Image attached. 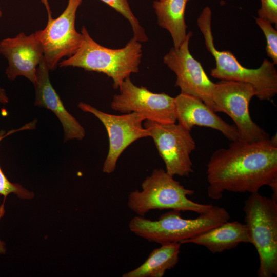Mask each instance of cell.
Returning <instances> with one entry per match:
<instances>
[{"instance_id":"24","label":"cell","mask_w":277,"mask_h":277,"mask_svg":"<svg viewBox=\"0 0 277 277\" xmlns=\"http://www.w3.org/2000/svg\"><path fill=\"white\" fill-rule=\"evenodd\" d=\"M6 252L5 243L0 239V254H5Z\"/></svg>"},{"instance_id":"25","label":"cell","mask_w":277,"mask_h":277,"mask_svg":"<svg viewBox=\"0 0 277 277\" xmlns=\"http://www.w3.org/2000/svg\"><path fill=\"white\" fill-rule=\"evenodd\" d=\"M2 15H3V13L0 7V18L2 16Z\"/></svg>"},{"instance_id":"22","label":"cell","mask_w":277,"mask_h":277,"mask_svg":"<svg viewBox=\"0 0 277 277\" xmlns=\"http://www.w3.org/2000/svg\"><path fill=\"white\" fill-rule=\"evenodd\" d=\"M261 8L258 11V17L271 24H277V0H260Z\"/></svg>"},{"instance_id":"2","label":"cell","mask_w":277,"mask_h":277,"mask_svg":"<svg viewBox=\"0 0 277 277\" xmlns=\"http://www.w3.org/2000/svg\"><path fill=\"white\" fill-rule=\"evenodd\" d=\"M81 33L82 42L80 48L73 55L60 62V67H78L104 73L112 78L114 89H118L132 73L139 72L142 43L132 37L124 47L111 49L96 42L85 26Z\"/></svg>"},{"instance_id":"6","label":"cell","mask_w":277,"mask_h":277,"mask_svg":"<svg viewBox=\"0 0 277 277\" xmlns=\"http://www.w3.org/2000/svg\"><path fill=\"white\" fill-rule=\"evenodd\" d=\"M243 210L251 244L259 256L258 276H276L277 202L256 192L246 200Z\"/></svg>"},{"instance_id":"10","label":"cell","mask_w":277,"mask_h":277,"mask_svg":"<svg viewBox=\"0 0 277 277\" xmlns=\"http://www.w3.org/2000/svg\"><path fill=\"white\" fill-rule=\"evenodd\" d=\"M78 107L100 120L107 131L109 150L103 167L105 173L110 174L115 171L120 156L130 145L137 140L150 137L149 131L143 125L145 118L141 114L131 112L113 115L82 102L78 103Z\"/></svg>"},{"instance_id":"16","label":"cell","mask_w":277,"mask_h":277,"mask_svg":"<svg viewBox=\"0 0 277 277\" xmlns=\"http://www.w3.org/2000/svg\"><path fill=\"white\" fill-rule=\"evenodd\" d=\"M242 243H251L246 224L229 221L181 244L193 243L207 248L212 253H221L237 247Z\"/></svg>"},{"instance_id":"7","label":"cell","mask_w":277,"mask_h":277,"mask_svg":"<svg viewBox=\"0 0 277 277\" xmlns=\"http://www.w3.org/2000/svg\"><path fill=\"white\" fill-rule=\"evenodd\" d=\"M256 91L248 83L222 80L215 83L212 98L217 111L227 114L235 123L238 140L254 142L270 138L251 118L250 102Z\"/></svg>"},{"instance_id":"1","label":"cell","mask_w":277,"mask_h":277,"mask_svg":"<svg viewBox=\"0 0 277 277\" xmlns=\"http://www.w3.org/2000/svg\"><path fill=\"white\" fill-rule=\"evenodd\" d=\"M208 196L220 199L225 191L259 192L277 180L276 135L249 142L236 140L215 151L207 164Z\"/></svg>"},{"instance_id":"11","label":"cell","mask_w":277,"mask_h":277,"mask_svg":"<svg viewBox=\"0 0 277 277\" xmlns=\"http://www.w3.org/2000/svg\"><path fill=\"white\" fill-rule=\"evenodd\" d=\"M110 103L111 108L122 113L136 112L145 120L166 124L176 122L174 97L165 93H157L144 86L134 85L130 77L118 88Z\"/></svg>"},{"instance_id":"9","label":"cell","mask_w":277,"mask_h":277,"mask_svg":"<svg viewBox=\"0 0 277 277\" xmlns=\"http://www.w3.org/2000/svg\"><path fill=\"white\" fill-rule=\"evenodd\" d=\"M143 126L149 132L166 171L174 176H187L193 172L190 155L196 143L188 131L179 123L163 124L145 120Z\"/></svg>"},{"instance_id":"21","label":"cell","mask_w":277,"mask_h":277,"mask_svg":"<svg viewBox=\"0 0 277 277\" xmlns=\"http://www.w3.org/2000/svg\"><path fill=\"white\" fill-rule=\"evenodd\" d=\"M257 25L261 29L266 40V51L272 62L277 64V31L269 22L260 17L255 18Z\"/></svg>"},{"instance_id":"14","label":"cell","mask_w":277,"mask_h":277,"mask_svg":"<svg viewBox=\"0 0 277 277\" xmlns=\"http://www.w3.org/2000/svg\"><path fill=\"white\" fill-rule=\"evenodd\" d=\"M174 106L176 121L188 131L195 126L208 127L219 131L230 141L238 140L235 125L224 121L201 99L181 93L174 97Z\"/></svg>"},{"instance_id":"3","label":"cell","mask_w":277,"mask_h":277,"mask_svg":"<svg viewBox=\"0 0 277 277\" xmlns=\"http://www.w3.org/2000/svg\"><path fill=\"white\" fill-rule=\"evenodd\" d=\"M212 12L207 6L197 19V24L202 33L208 51L215 61V67L210 75L215 78L248 83L256 91V97L261 101L271 100L277 93V71L275 64L265 58L256 69L246 68L238 61L230 51H219L214 44L211 29Z\"/></svg>"},{"instance_id":"17","label":"cell","mask_w":277,"mask_h":277,"mask_svg":"<svg viewBox=\"0 0 277 277\" xmlns=\"http://www.w3.org/2000/svg\"><path fill=\"white\" fill-rule=\"evenodd\" d=\"M189 1L156 0L153 3L158 25L170 33L175 48L181 46L187 35L185 13Z\"/></svg>"},{"instance_id":"8","label":"cell","mask_w":277,"mask_h":277,"mask_svg":"<svg viewBox=\"0 0 277 277\" xmlns=\"http://www.w3.org/2000/svg\"><path fill=\"white\" fill-rule=\"evenodd\" d=\"M83 0H68L63 12L54 19L49 6L46 27L34 34L41 43L45 62L49 70L55 69L64 57L73 55L80 48L82 34L75 27L76 13Z\"/></svg>"},{"instance_id":"15","label":"cell","mask_w":277,"mask_h":277,"mask_svg":"<svg viewBox=\"0 0 277 277\" xmlns=\"http://www.w3.org/2000/svg\"><path fill=\"white\" fill-rule=\"evenodd\" d=\"M49 71L44 60L37 67L34 105L51 110L57 117L63 127L64 141L81 140L85 136V130L65 108L50 82Z\"/></svg>"},{"instance_id":"5","label":"cell","mask_w":277,"mask_h":277,"mask_svg":"<svg viewBox=\"0 0 277 277\" xmlns=\"http://www.w3.org/2000/svg\"><path fill=\"white\" fill-rule=\"evenodd\" d=\"M142 190L131 191L127 205L138 216H144L152 210L189 211L200 214L208 212L212 204H202L189 199L194 191L186 188L163 169H155L143 181Z\"/></svg>"},{"instance_id":"23","label":"cell","mask_w":277,"mask_h":277,"mask_svg":"<svg viewBox=\"0 0 277 277\" xmlns=\"http://www.w3.org/2000/svg\"><path fill=\"white\" fill-rule=\"evenodd\" d=\"M9 102V98L4 89L0 87V103L6 104Z\"/></svg>"},{"instance_id":"20","label":"cell","mask_w":277,"mask_h":277,"mask_svg":"<svg viewBox=\"0 0 277 277\" xmlns=\"http://www.w3.org/2000/svg\"><path fill=\"white\" fill-rule=\"evenodd\" d=\"M5 134L4 130L0 131V143ZM11 193L15 194L23 199H30L34 196L33 192L28 191L21 185L11 183L4 174L0 166V195L4 197V203L7 196Z\"/></svg>"},{"instance_id":"13","label":"cell","mask_w":277,"mask_h":277,"mask_svg":"<svg viewBox=\"0 0 277 277\" xmlns=\"http://www.w3.org/2000/svg\"><path fill=\"white\" fill-rule=\"evenodd\" d=\"M0 53L8 61L6 70L12 81L18 76L28 78L34 85L36 81V70L44 60L42 45L34 33L29 35L21 32L14 37L0 41Z\"/></svg>"},{"instance_id":"19","label":"cell","mask_w":277,"mask_h":277,"mask_svg":"<svg viewBox=\"0 0 277 277\" xmlns=\"http://www.w3.org/2000/svg\"><path fill=\"white\" fill-rule=\"evenodd\" d=\"M113 8L127 19L132 29L133 37L141 43L146 42L148 37L144 28L132 12L128 0H101Z\"/></svg>"},{"instance_id":"4","label":"cell","mask_w":277,"mask_h":277,"mask_svg":"<svg viewBox=\"0 0 277 277\" xmlns=\"http://www.w3.org/2000/svg\"><path fill=\"white\" fill-rule=\"evenodd\" d=\"M180 212L172 210L155 221L138 215L130 221L128 227L132 232L150 242L181 244L230 219L227 210L218 206L213 205L208 212L195 219H184Z\"/></svg>"},{"instance_id":"18","label":"cell","mask_w":277,"mask_h":277,"mask_svg":"<svg viewBox=\"0 0 277 277\" xmlns=\"http://www.w3.org/2000/svg\"><path fill=\"white\" fill-rule=\"evenodd\" d=\"M180 243L162 244L152 251L140 266L125 273L123 277H162L166 271L177 263L180 253Z\"/></svg>"},{"instance_id":"12","label":"cell","mask_w":277,"mask_h":277,"mask_svg":"<svg viewBox=\"0 0 277 277\" xmlns=\"http://www.w3.org/2000/svg\"><path fill=\"white\" fill-rule=\"evenodd\" d=\"M192 33H187L186 38L178 48L172 47L164 56L163 62L176 75L175 86L181 93L201 99L210 108L217 112L212 98L215 83L207 76L200 62L191 54L189 41Z\"/></svg>"}]
</instances>
